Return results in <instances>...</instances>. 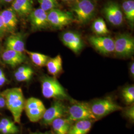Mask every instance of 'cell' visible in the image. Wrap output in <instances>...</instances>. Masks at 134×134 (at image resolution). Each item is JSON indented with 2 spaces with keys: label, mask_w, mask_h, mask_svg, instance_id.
Wrapping results in <instances>:
<instances>
[{
  "label": "cell",
  "mask_w": 134,
  "mask_h": 134,
  "mask_svg": "<svg viewBox=\"0 0 134 134\" xmlns=\"http://www.w3.org/2000/svg\"><path fill=\"white\" fill-rule=\"evenodd\" d=\"M91 111L96 119L122 109V107L109 97L97 99L90 104Z\"/></svg>",
  "instance_id": "obj_4"
},
{
  "label": "cell",
  "mask_w": 134,
  "mask_h": 134,
  "mask_svg": "<svg viewBox=\"0 0 134 134\" xmlns=\"http://www.w3.org/2000/svg\"><path fill=\"white\" fill-rule=\"evenodd\" d=\"M7 49H10L20 53H24L25 44L22 37L19 34H14L10 36L6 41Z\"/></svg>",
  "instance_id": "obj_18"
},
{
  "label": "cell",
  "mask_w": 134,
  "mask_h": 134,
  "mask_svg": "<svg viewBox=\"0 0 134 134\" xmlns=\"http://www.w3.org/2000/svg\"><path fill=\"white\" fill-rule=\"evenodd\" d=\"M40 8L44 11H49L59 7L57 0H38Z\"/></svg>",
  "instance_id": "obj_26"
},
{
  "label": "cell",
  "mask_w": 134,
  "mask_h": 134,
  "mask_svg": "<svg viewBox=\"0 0 134 134\" xmlns=\"http://www.w3.org/2000/svg\"><path fill=\"white\" fill-rule=\"evenodd\" d=\"M94 121L91 120L76 121L74 124L71 125L67 134H87L91 129Z\"/></svg>",
  "instance_id": "obj_17"
},
{
  "label": "cell",
  "mask_w": 134,
  "mask_h": 134,
  "mask_svg": "<svg viewBox=\"0 0 134 134\" xmlns=\"http://www.w3.org/2000/svg\"><path fill=\"white\" fill-rule=\"evenodd\" d=\"M62 59L60 55L49 58L46 65L48 72L54 77L57 76L62 71Z\"/></svg>",
  "instance_id": "obj_19"
},
{
  "label": "cell",
  "mask_w": 134,
  "mask_h": 134,
  "mask_svg": "<svg viewBox=\"0 0 134 134\" xmlns=\"http://www.w3.org/2000/svg\"><path fill=\"white\" fill-rule=\"evenodd\" d=\"M32 29L35 30L46 29L49 26L47 18V12L39 8L32 10L29 14Z\"/></svg>",
  "instance_id": "obj_13"
},
{
  "label": "cell",
  "mask_w": 134,
  "mask_h": 134,
  "mask_svg": "<svg viewBox=\"0 0 134 134\" xmlns=\"http://www.w3.org/2000/svg\"><path fill=\"white\" fill-rule=\"evenodd\" d=\"M31 134H50L49 133H34Z\"/></svg>",
  "instance_id": "obj_37"
},
{
  "label": "cell",
  "mask_w": 134,
  "mask_h": 134,
  "mask_svg": "<svg viewBox=\"0 0 134 134\" xmlns=\"http://www.w3.org/2000/svg\"><path fill=\"white\" fill-rule=\"evenodd\" d=\"M5 75L4 72L0 69V76H5Z\"/></svg>",
  "instance_id": "obj_36"
},
{
  "label": "cell",
  "mask_w": 134,
  "mask_h": 134,
  "mask_svg": "<svg viewBox=\"0 0 134 134\" xmlns=\"http://www.w3.org/2000/svg\"><path fill=\"white\" fill-rule=\"evenodd\" d=\"M71 10L79 23L86 24L95 16L96 5L93 0H76L72 4Z\"/></svg>",
  "instance_id": "obj_2"
},
{
  "label": "cell",
  "mask_w": 134,
  "mask_h": 134,
  "mask_svg": "<svg viewBox=\"0 0 134 134\" xmlns=\"http://www.w3.org/2000/svg\"><path fill=\"white\" fill-rule=\"evenodd\" d=\"M42 93L46 98L59 100L69 99L67 92L57 80L53 77H44L41 79Z\"/></svg>",
  "instance_id": "obj_3"
},
{
  "label": "cell",
  "mask_w": 134,
  "mask_h": 134,
  "mask_svg": "<svg viewBox=\"0 0 134 134\" xmlns=\"http://www.w3.org/2000/svg\"><path fill=\"white\" fill-rule=\"evenodd\" d=\"M34 70L28 66L20 67L14 72V77L19 82L29 81L34 75Z\"/></svg>",
  "instance_id": "obj_22"
},
{
  "label": "cell",
  "mask_w": 134,
  "mask_h": 134,
  "mask_svg": "<svg viewBox=\"0 0 134 134\" xmlns=\"http://www.w3.org/2000/svg\"><path fill=\"white\" fill-rule=\"evenodd\" d=\"M63 43L74 53H79L84 47V43L81 35L77 32L67 31L61 35Z\"/></svg>",
  "instance_id": "obj_12"
},
{
  "label": "cell",
  "mask_w": 134,
  "mask_h": 134,
  "mask_svg": "<svg viewBox=\"0 0 134 134\" xmlns=\"http://www.w3.org/2000/svg\"><path fill=\"white\" fill-rule=\"evenodd\" d=\"M8 81L5 76H0V86L4 85L5 83Z\"/></svg>",
  "instance_id": "obj_31"
},
{
  "label": "cell",
  "mask_w": 134,
  "mask_h": 134,
  "mask_svg": "<svg viewBox=\"0 0 134 134\" xmlns=\"http://www.w3.org/2000/svg\"><path fill=\"white\" fill-rule=\"evenodd\" d=\"M68 119L71 122L83 120H97L93 114L90 105L86 102H76L68 110Z\"/></svg>",
  "instance_id": "obj_6"
},
{
  "label": "cell",
  "mask_w": 134,
  "mask_h": 134,
  "mask_svg": "<svg viewBox=\"0 0 134 134\" xmlns=\"http://www.w3.org/2000/svg\"><path fill=\"white\" fill-rule=\"evenodd\" d=\"M72 122L67 118H59L51 123L55 134H67L71 126Z\"/></svg>",
  "instance_id": "obj_20"
},
{
  "label": "cell",
  "mask_w": 134,
  "mask_h": 134,
  "mask_svg": "<svg viewBox=\"0 0 134 134\" xmlns=\"http://www.w3.org/2000/svg\"><path fill=\"white\" fill-rule=\"evenodd\" d=\"M5 106V103L4 98L0 94V108H4Z\"/></svg>",
  "instance_id": "obj_32"
},
{
  "label": "cell",
  "mask_w": 134,
  "mask_h": 134,
  "mask_svg": "<svg viewBox=\"0 0 134 134\" xmlns=\"http://www.w3.org/2000/svg\"><path fill=\"white\" fill-rule=\"evenodd\" d=\"M24 109L30 121L35 123L41 120L46 109L42 101L32 97L25 100Z\"/></svg>",
  "instance_id": "obj_8"
},
{
  "label": "cell",
  "mask_w": 134,
  "mask_h": 134,
  "mask_svg": "<svg viewBox=\"0 0 134 134\" xmlns=\"http://www.w3.org/2000/svg\"><path fill=\"white\" fill-rule=\"evenodd\" d=\"M122 10L125 17L131 28L134 26V0H124L122 4Z\"/></svg>",
  "instance_id": "obj_21"
},
{
  "label": "cell",
  "mask_w": 134,
  "mask_h": 134,
  "mask_svg": "<svg viewBox=\"0 0 134 134\" xmlns=\"http://www.w3.org/2000/svg\"><path fill=\"white\" fill-rule=\"evenodd\" d=\"M14 0H0V5L8 4L13 2Z\"/></svg>",
  "instance_id": "obj_33"
},
{
  "label": "cell",
  "mask_w": 134,
  "mask_h": 134,
  "mask_svg": "<svg viewBox=\"0 0 134 134\" xmlns=\"http://www.w3.org/2000/svg\"><path fill=\"white\" fill-rule=\"evenodd\" d=\"M122 94L127 104H132L134 102V86H127L122 90Z\"/></svg>",
  "instance_id": "obj_25"
},
{
  "label": "cell",
  "mask_w": 134,
  "mask_h": 134,
  "mask_svg": "<svg viewBox=\"0 0 134 134\" xmlns=\"http://www.w3.org/2000/svg\"><path fill=\"white\" fill-rule=\"evenodd\" d=\"M48 24L54 29H62L75 20V17L70 12H64L58 8L47 12Z\"/></svg>",
  "instance_id": "obj_7"
},
{
  "label": "cell",
  "mask_w": 134,
  "mask_h": 134,
  "mask_svg": "<svg viewBox=\"0 0 134 134\" xmlns=\"http://www.w3.org/2000/svg\"><path fill=\"white\" fill-rule=\"evenodd\" d=\"M1 95L4 98L5 106L13 115L14 122L20 123L25 102L21 88L14 87L7 89Z\"/></svg>",
  "instance_id": "obj_1"
},
{
  "label": "cell",
  "mask_w": 134,
  "mask_h": 134,
  "mask_svg": "<svg viewBox=\"0 0 134 134\" xmlns=\"http://www.w3.org/2000/svg\"><path fill=\"white\" fill-rule=\"evenodd\" d=\"M92 30L97 36H105L109 34L105 21L100 18L93 21L92 24Z\"/></svg>",
  "instance_id": "obj_23"
},
{
  "label": "cell",
  "mask_w": 134,
  "mask_h": 134,
  "mask_svg": "<svg viewBox=\"0 0 134 134\" xmlns=\"http://www.w3.org/2000/svg\"><path fill=\"white\" fill-rule=\"evenodd\" d=\"M5 32L4 26V24L3 23V21H2V19L1 18V14H0V36L2 35L3 34H4Z\"/></svg>",
  "instance_id": "obj_30"
},
{
  "label": "cell",
  "mask_w": 134,
  "mask_h": 134,
  "mask_svg": "<svg viewBox=\"0 0 134 134\" xmlns=\"http://www.w3.org/2000/svg\"><path fill=\"white\" fill-rule=\"evenodd\" d=\"M130 73L131 74V75L134 77V63L132 62L131 65H130Z\"/></svg>",
  "instance_id": "obj_34"
},
{
  "label": "cell",
  "mask_w": 134,
  "mask_h": 134,
  "mask_svg": "<svg viewBox=\"0 0 134 134\" xmlns=\"http://www.w3.org/2000/svg\"><path fill=\"white\" fill-rule=\"evenodd\" d=\"M125 115L131 120H134V105L128 107L125 110Z\"/></svg>",
  "instance_id": "obj_29"
},
{
  "label": "cell",
  "mask_w": 134,
  "mask_h": 134,
  "mask_svg": "<svg viewBox=\"0 0 134 134\" xmlns=\"http://www.w3.org/2000/svg\"><path fill=\"white\" fill-rule=\"evenodd\" d=\"M66 111V107L64 104L61 100H57L45 110L41 119L42 123L44 125H50L54 120L62 117Z\"/></svg>",
  "instance_id": "obj_11"
},
{
  "label": "cell",
  "mask_w": 134,
  "mask_h": 134,
  "mask_svg": "<svg viewBox=\"0 0 134 134\" xmlns=\"http://www.w3.org/2000/svg\"><path fill=\"white\" fill-rule=\"evenodd\" d=\"M102 12L106 20L115 26H120L123 22V13L117 3L110 1L104 6Z\"/></svg>",
  "instance_id": "obj_9"
},
{
  "label": "cell",
  "mask_w": 134,
  "mask_h": 134,
  "mask_svg": "<svg viewBox=\"0 0 134 134\" xmlns=\"http://www.w3.org/2000/svg\"><path fill=\"white\" fill-rule=\"evenodd\" d=\"M31 59L32 62L34 64L38 67H42L45 66L48 60L49 59V57L41 53L34 52L26 51Z\"/></svg>",
  "instance_id": "obj_24"
},
{
  "label": "cell",
  "mask_w": 134,
  "mask_h": 134,
  "mask_svg": "<svg viewBox=\"0 0 134 134\" xmlns=\"http://www.w3.org/2000/svg\"><path fill=\"white\" fill-rule=\"evenodd\" d=\"M91 45L102 54L114 53V39L107 36H92L89 38Z\"/></svg>",
  "instance_id": "obj_10"
},
{
  "label": "cell",
  "mask_w": 134,
  "mask_h": 134,
  "mask_svg": "<svg viewBox=\"0 0 134 134\" xmlns=\"http://www.w3.org/2000/svg\"><path fill=\"white\" fill-rule=\"evenodd\" d=\"M114 53L122 58H129L134 53V39L128 34H121L114 39Z\"/></svg>",
  "instance_id": "obj_5"
},
{
  "label": "cell",
  "mask_w": 134,
  "mask_h": 134,
  "mask_svg": "<svg viewBox=\"0 0 134 134\" xmlns=\"http://www.w3.org/2000/svg\"><path fill=\"white\" fill-rule=\"evenodd\" d=\"M11 8L20 16H26L33 10V2L32 0H14Z\"/></svg>",
  "instance_id": "obj_16"
},
{
  "label": "cell",
  "mask_w": 134,
  "mask_h": 134,
  "mask_svg": "<svg viewBox=\"0 0 134 134\" xmlns=\"http://www.w3.org/2000/svg\"><path fill=\"white\" fill-rule=\"evenodd\" d=\"M0 125L8 128L19 130L18 127L15 124V122L7 118H3L0 120Z\"/></svg>",
  "instance_id": "obj_27"
},
{
  "label": "cell",
  "mask_w": 134,
  "mask_h": 134,
  "mask_svg": "<svg viewBox=\"0 0 134 134\" xmlns=\"http://www.w3.org/2000/svg\"><path fill=\"white\" fill-rule=\"evenodd\" d=\"M64 3L72 4L76 0H62Z\"/></svg>",
  "instance_id": "obj_35"
},
{
  "label": "cell",
  "mask_w": 134,
  "mask_h": 134,
  "mask_svg": "<svg viewBox=\"0 0 134 134\" xmlns=\"http://www.w3.org/2000/svg\"><path fill=\"white\" fill-rule=\"evenodd\" d=\"M0 14L4 24L5 32H14L18 23V19L14 10L10 7L0 12Z\"/></svg>",
  "instance_id": "obj_14"
},
{
  "label": "cell",
  "mask_w": 134,
  "mask_h": 134,
  "mask_svg": "<svg viewBox=\"0 0 134 134\" xmlns=\"http://www.w3.org/2000/svg\"><path fill=\"white\" fill-rule=\"evenodd\" d=\"M2 58L5 64L14 67L24 62L26 57L24 53H19L7 49L2 54Z\"/></svg>",
  "instance_id": "obj_15"
},
{
  "label": "cell",
  "mask_w": 134,
  "mask_h": 134,
  "mask_svg": "<svg viewBox=\"0 0 134 134\" xmlns=\"http://www.w3.org/2000/svg\"><path fill=\"white\" fill-rule=\"evenodd\" d=\"M19 131V130L8 128L0 125V133L1 134H16Z\"/></svg>",
  "instance_id": "obj_28"
}]
</instances>
